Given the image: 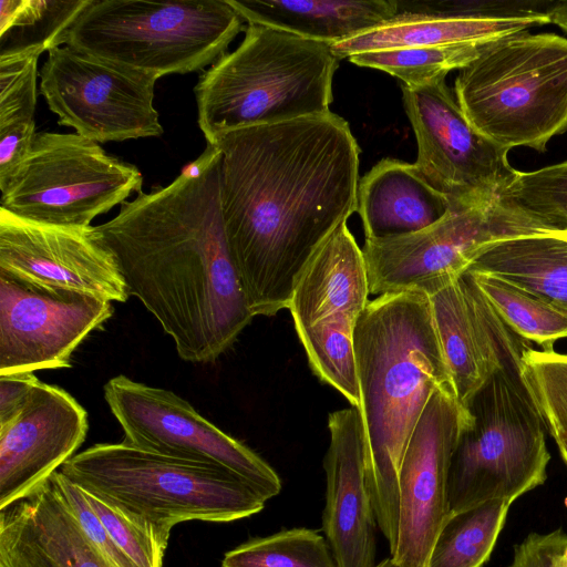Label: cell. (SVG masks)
I'll use <instances>...</instances> for the list:
<instances>
[{"mask_svg": "<svg viewBox=\"0 0 567 567\" xmlns=\"http://www.w3.org/2000/svg\"><path fill=\"white\" fill-rule=\"evenodd\" d=\"M375 567H399V566L392 560V558H386V559L382 560L381 563H379Z\"/></svg>", "mask_w": 567, "mask_h": 567, "instance_id": "cell-44", "label": "cell"}, {"mask_svg": "<svg viewBox=\"0 0 567 567\" xmlns=\"http://www.w3.org/2000/svg\"><path fill=\"white\" fill-rule=\"evenodd\" d=\"M499 198L523 208L548 227L567 229V161L532 172L516 171Z\"/></svg>", "mask_w": 567, "mask_h": 567, "instance_id": "cell-32", "label": "cell"}, {"mask_svg": "<svg viewBox=\"0 0 567 567\" xmlns=\"http://www.w3.org/2000/svg\"><path fill=\"white\" fill-rule=\"evenodd\" d=\"M39 381L33 372L0 374V424L10 420L24 405Z\"/></svg>", "mask_w": 567, "mask_h": 567, "instance_id": "cell-40", "label": "cell"}, {"mask_svg": "<svg viewBox=\"0 0 567 567\" xmlns=\"http://www.w3.org/2000/svg\"><path fill=\"white\" fill-rule=\"evenodd\" d=\"M91 0H1L0 56L65 45L66 33Z\"/></svg>", "mask_w": 567, "mask_h": 567, "instance_id": "cell-26", "label": "cell"}, {"mask_svg": "<svg viewBox=\"0 0 567 567\" xmlns=\"http://www.w3.org/2000/svg\"><path fill=\"white\" fill-rule=\"evenodd\" d=\"M522 374L546 429L556 442L567 439V354L530 348L522 355Z\"/></svg>", "mask_w": 567, "mask_h": 567, "instance_id": "cell-33", "label": "cell"}, {"mask_svg": "<svg viewBox=\"0 0 567 567\" xmlns=\"http://www.w3.org/2000/svg\"><path fill=\"white\" fill-rule=\"evenodd\" d=\"M449 209V202L425 181L415 164L384 158L359 182L357 212L365 239L420 231L443 218Z\"/></svg>", "mask_w": 567, "mask_h": 567, "instance_id": "cell-22", "label": "cell"}, {"mask_svg": "<svg viewBox=\"0 0 567 567\" xmlns=\"http://www.w3.org/2000/svg\"><path fill=\"white\" fill-rule=\"evenodd\" d=\"M112 313L111 301L0 272V374L70 368L75 349Z\"/></svg>", "mask_w": 567, "mask_h": 567, "instance_id": "cell-14", "label": "cell"}, {"mask_svg": "<svg viewBox=\"0 0 567 567\" xmlns=\"http://www.w3.org/2000/svg\"><path fill=\"white\" fill-rule=\"evenodd\" d=\"M207 143L221 154V216L248 308L274 316L288 309L312 254L358 210V143L331 111Z\"/></svg>", "mask_w": 567, "mask_h": 567, "instance_id": "cell-1", "label": "cell"}, {"mask_svg": "<svg viewBox=\"0 0 567 567\" xmlns=\"http://www.w3.org/2000/svg\"><path fill=\"white\" fill-rule=\"evenodd\" d=\"M354 351L367 482L392 555L403 455L433 393L452 386L429 296L403 291L370 300L355 324Z\"/></svg>", "mask_w": 567, "mask_h": 567, "instance_id": "cell-3", "label": "cell"}, {"mask_svg": "<svg viewBox=\"0 0 567 567\" xmlns=\"http://www.w3.org/2000/svg\"><path fill=\"white\" fill-rule=\"evenodd\" d=\"M493 42V41H492ZM491 42L416 47L354 54L350 62L384 71L406 87H421L442 80L449 72L461 70L478 56Z\"/></svg>", "mask_w": 567, "mask_h": 567, "instance_id": "cell-29", "label": "cell"}, {"mask_svg": "<svg viewBox=\"0 0 567 567\" xmlns=\"http://www.w3.org/2000/svg\"><path fill=\"white\" fill-rule=\"evenodd\" d=\"M340 59L331 44L247 23L231 52L203 71L194 87L207 142L220 133L326 113Z\"/></svg>", "mask_w": 567, "mask_h": 567, "instance_id": "cell-4", "label": "cell"}, {"mask_svg": "<svg viewBox=\"0 0 567 567\" xmlns=\"http://www.w3.org/2000/svg\"><path fill=\"white\" fill-rule=\"evenodd\" d=\"M157 80L62 45L48 52L40 93L60 125L96 143L122 142L163 134L154 107Z\"/></svg>", "mask_w": 567, "mask_h": 567, "instance_id": "cell-12", "label": "cell"}, {"mask_svg": "<svg viewBox=\"0 0 567 567\" xmlns=\"http://www.w3.org/2000/svg\"><path fill=\"white\" fill-rule=\"evenodd\" d=\"M369 295L362 249L344 223L312 254L295 281L288 307L295 330L337 321L357 323Z\"/></svg>", "mask_w": 567, "mask_h": 567, "instance_id": "cell-21", "label": "cell"}, {"mask_svg": "<svg viewBox=\"0 0 567 567\" xmlns=\"http://www.w3.org/2000/svg\"><path fill=\"white\" fill-rule=\"evenodd\" d=\"M221 567H337L317 530L292 528L252 538L227 551Z\"/></svg>", "mask_w": 567, "mask_h": 567, "instance_id": "cell-31", "label": "cell"}, {"mask_svg": "<svg viewBox=\"0 0 567 567\" xmlns=\"http://www.w3.org/2000/svg\"><path fill=\"white\" fill-rule=\"evenodd\" d=\"M0 567H116L47 482L0 509Z\"/></svg>", "mask_w": 567, "mask_h": 567, "instance_id": "cell-20", "label": "cell"}, {"mask_svg": "<svg viewBox=\"0 0 567 567\" xmlns=\"http://www.w3.org/2000/svg\"><path fill=\"white\" fill-rule=\"evenodd\" d=\"M87 430L85 409L64 389L39 381L24 405L0 424V509L49 482Z\"/></svg>", "mask_w": 567, "mask_h": 567, "instance_id": "cell-17", "label": "cell"}, {"mask_svg": "<svg viewBox=\"0 0 567 567\" xmlns=\"http://www.w3.org/2000/svg\"><path fill=\"white\" fill-rule=\"evenodd\" d=\"M550 234H554L558 237H561L564 239H567V229L566 230H556V231H549Z\"/></svg>", "mask_w": 567, "mask_h": 567, "instance_id": "cell-45", "label": "cell"}, {"mask_svg": "<svg viewBox=\"0 0 567 567\" xmlns=\"http://www.w3.org/2000/svg\"><path fill=\"white\" fill-rule=\"evenodd\" d=\"M83 493L112 540L135 567H163L171 530L152 525L85 491Z\"/></svg>", "mask_w": 567, "mask_h": 567, "instance_id": "cell-34", "label": "cell"}, {"mask_svg": "<svg viewBox=\"0 0 567 567\" xmlns=\"http://www.w3.org/2000/svg\"><path fill=\"white\" fill-rule=\"evenodd\" d=\"M35 135V120L0 127V189L11 181L25 162Z\"/></svg>", "mask_w": 567, "mask_h": 567, "instance_id": "cell-39", "label": "cell"}, {"mask_svg": "<svg viewBox=\"0 0 567 567\" xmlns=\"http://www.w3.org/2000/svg\"><path fill=\"white\" fill-rule=\"evenodd\" d=\"M505 323L520 338L551 351L567 337V315L516 286L496 277L467 271Z\"/></svg>", "mask_w": 567, "mask_h": 567, "instance_id": "cell-28", "label": "cell"}, {"mask_svg": "<svg viewBox=\"0 0 567 567\" xmlns=\"http://www.w3.org/2000/svg\"><path fill=\"white\" fill-rule=\"evenodd\" d=\"M403 104L417 142L414 163L450 207L485 205L499 198L516 171L508 151L476 132L445 80L402 89Z\"/></svg>", "mask_w": 567, "mask_h": 567, "instance_id": "cell-13", "label": "cell"}, {"mask_svg": "<svg viewBox=\"0 0 567 567\" xmlns=\"http://www.w3.org/2000/svg\"><path fill=\"white\" fill-rule=\"evenodd\" d=\"M220 151L214 144L207 143L206 150L192 163L182 169V175L186 177H196L206 171L210 164L219 156Z\"/></svg>", "mask_w": 567, "mask_h": 567, "instance_id": "cell-41", "label": "cell"}, {"mask_svg": "<svg viewBox=\"0 0 567 567\" xmlns=\"http://www.w3.org/2000/svg\"><path fill=\"white\" fill-rule=\"evenodd\" d=\"M355 324L348 321L316 324L297 332L309 365L318 379L360 408V386L354 351Z\"/></svg>", "mask_w": 567, "mask_h": 567, "instance_id": "cell-30", "label": "cell"}, {"mask_svg": "<svg viewBox=\"0 0 567 567\" xmlns=\"http://www.w3.org/2000/svg\"><path fill=\"white\" fill-rule=\"evenodd\" d=\"M83 491L172 530L183 522L228 523L267 502L237 475L121 443H99L59 470Z\"/></svg>", "mask_w": 567, "mask_h": 567, "instance_id": "cell-6", "label": "cell"}, {"mask_svg": "<svg viewBox=\"0 0 567 567\" xmlns=\"http://www.w3.org/2000/svg\"><path fill=\"white\" fill-rule=\"evenodd\" d=\"M454 90L468 123L494 145L545 152L567 131V38L525 31L495 40L460 70Z\"/></svg>", "mask_w": 567, "mask_h": 567, "instance_id": "cell-5", "label": "cell"}, {"mask_svg": "<svg viewBox=\"0 0 567 567\" xmlns=\"http://www.w3.org/2000/svg\"><path fill=\"white\" fill-rule=\"evenodd\" d=\"M142 186L140 169L99 143L76 133L41 132L25 162L0 189V208L40 224L90 227Z\"/></svg>", "mask_w": 567, "mask_h": 567, "instance_id": "cell-9", "label": "cell"}, {"mask_svg": "<svg viewBox=\"0 0 567 567\" xmlns=\"http://www.w3.org/2000/svg\"><path fill=\"white\" fill-rule=\"evenodd\" d=\"M508 567H567V533H530L515 546Z\"/></svg>", "mask_w": 567, "mask_h": 567, "instance_id": "cell-38", "label": "cell"}, {"mask_svg": "<svg viewBox=\"0 0 567 567\" xmlns=\"http://www.w3.org/2000/svg\"><path fill=\"white\" fill-rule=\"evenodd\" d=\"M323 458L322 530L337 567H375L377 518L367 482L362 419L350 406L329 413Z\"/></svg>", "mask_w": 567, "mask_h": 567, "instance_id": "cell-19", "label": "cell"}, {"mask_svg": "<svg viewBox=\"0 0 567 567\" xmlns=\"http://www.w3.org/2000/svg\"><path fill=\"white\" fill-rule=\"evenodd\" d=\"M0 272L51 289L125 302L128 290L93 226L68 227L20 218L0 208Z\"/></svg>", "mask_w": 567, "mask_h": 567, "instance_id": "cell-16", "label": "cell"}, {"mask_svg": "<svg viewBox=\"0 0 567 567\" xmlns=\"http://www.w3.org/2000/svg\"><path fill=\"white\" fill-rule=\"evenodd\" d=\"M429 298L453 391L464 408L509 357L530 348L505 323L467 271Z\"/></svg>", "mask_w": 567, "mask_h": 567, "instance_id": "cell-18", "label": "cell"}, {"mask_svg": "<svg viewBox=\"0 0 567 567\" xmlns=\"http://www.w3.org/2000/svg\"><path fill=\"white\" fill-rule=\"evenodd\" d=\"M396 1L398 13L498 19H529L550 23L545 0H409ZM396 13V14H398Z\"/></svg>", "mask_w": 567, "mask_h": 567, "instance_id": "cell-35", "label": "cell"}, {"mask_svg": "<svg viewBox=\"0 0 567 567\" xmlns=\"http://www.w3.org/2000/svg\"><path fill=\"white\" fill-rule=\"evenodd\" d=\"M466 271L507 281L567 315V239L546 233L497 240Z\"/></svg>", "mask_w": 567, "mask_h": 567, "instance_id": "cell-25", "label": "cell"}, {"mask_svg": "<svg viewBox=\"0 0 567 567\" xmlns=\"http://www.w3.org/2000/svg\"><path fill=\"white\" fill-rule=\"evenodd\" d=\"M465 419L453 388H440L410 437L399 472V533L391 555L399 567L426 566L450 515L449 468Z\"/></svg>", "mask_w": 567, "mask_h": 567, "instance_id": "cell-15", "label": "cell"}, {"mask_svg": "<svg viewBox=\"0 0 567 567\" xmlns=\"http://www.w3.org/2000/svg\"><path fill=\"white\" fill-rule=\"evenodd\" d=\"M550 23L558 25L567 34V0L554 1L548 10Z\"/></svg>", "mask_w": 567, "mask_h": 567, "instance_id": "cell-42", "label": "cell"}, {"mask_svg": "<svg viewBox=\"0 0 567 567\" xmlns=\"http://www.w3.org/2000/svg\"><path fill=\"white\" fill-rule=\"evenodd\" d=\"M247 23L333 44L396 16L395 0H228Z\"/></svg>", "mask_w": 567, "mask_h": 567, "instance_id": "cell-23", "label": "cell"}, {"mask_svg": "<svg viewBox=\"0 0 567 567\" xmlns=\"http://www.w3.org/2000/svg\"><path fill=\"white\" fill-rule=\"evenodd\" d=\"M103 390L105 402L123 430L124 443L228 471L266 501L280 493L281 481L266 461L174 392L125 375L110 379Z\"/></svg>", "mask_w": 567, "mask_h": 567, "instance_id": "cell-11", "label": "cell"}, {"mask_svg": "<svg viewBox=\"0 0 567 567\" xmlns=\"http://www.w3.org/2000/svg\"><path fill=\"white\" fill-rule=\"evenodd\" d=\"M41 54L31 50L0 56V127L34 120Z\"/></svg>", "mask_w": 567, "mask_h": 567, "instance_id": "cell-36", "label": "cell"}, {"mask_svg": "<svg viewBox=\"0 0 567 567\" xmlns=\"http://www.w3.org/2000/svg\"><path fill=\"white\" fill-rule=\"evenodd\" d=\"M548 231L542 220L502 198L450 207L443 218L420 231L364 239L370 295L413 291L431 296L463 275L485 245Z\"/></svg>", "mask_w": 567, "mask_h": 567, "instance_id": "cell-10", "label": "cell"}, {"mask_svg": "<svg viewBox=\"0 0 567 567\" xmlns=\"http://www.w3.org/2000/svg\"><path fill=\"white\" fill-rule=\"evenodd\" d=\"M522 355L509 357L463 408L449 468L450 514L492 499L513 503L547 478L546 426Z\"/></svg>", "mask_w": 567, "mask_h": 567, "instance_id": "cell-7", "label": "cell"}, {"mask_svg": "<svg viewBox=\"0 0 567 567\" xmlns=\"http://www.w3.org/2000/svg\"><path fill=\"white\" fill-rule=\"evenodd\" d=\"M50 482L93 545H95L116 567H135L112 540L102 520L93 511L83 491L78 485L60 471L51 476Z\"/></svg>", "mask_w": 567, "mask_h": 567, "instance_id": "cell-37", "label": "cell"}, {"mask_svg": "<svg viewBox=\"0 0 567 567\" xmlns=\"http://www.w3.org/2000/svg\"><path fill=\"white\" fill-rule=\"evenodd\" d=\"M221 154L196 177L141 192L93 226L130 296L168 334L181 359L215 361L251 322L220 207Z\"/></svg>", "mask_w": 567, "mask_h": 567, "instance_id": "cell-2", "label": "cell"}, {"mask_svg": "<svg viewBox=\"0 0 567 567\" xmlns=\"http://www.w3.org/2000/svg\"><path fill=\"white\" fill-rule=\"evenodd\" d=\"M512 503L492 499L451 513L425 567H482L489 558Z\"/></svg>", "mask_w": 567, "mask_h": 567, "instance_id": "cell-27", "label": "cell"}, {"mask_svg": "<svg viewBox=\"0 0 567 567\" xmlns=\"http://www.w3.org/2000/svg\"><path fill=\"white\" fill-rule=\"evenodd\" d=\"M542 25L529 19L398 13L392 19L331 44L341 60L354 54L416 47L485 43Z\"/></svg>", "mask_w": 567, "mask_h": 567, "instance_id": "cell-24", "label": "cell"}, {"mask_svg": "<svg viewBox=\"0 0 567 567\" xmlns=\"http://www.w3.org/2000/svg\"><path fill=\"white\" fill-rule=\"evenodd\" d=\"M560 452V455L567 464V439L556 442Z\"/></svg>", "mask_w": 567, "mask_h": 567, "instance_id": "cell-43", "label": "cell"}, {"mask_svg": "<svg viewBox=\"0 0 567 567\" xmlns=\"http://www.w3.org/2000/svg\"><path fill=\"white\" fill-rule=\"evenodd\" d=\"M244 29L228 0H91L65 45L159 79L205 71Z\"/></svg>", "mask_w": 567, "mask_h": 567, "instance_id": "cell-8", "label": "cell"}]
</instances>
